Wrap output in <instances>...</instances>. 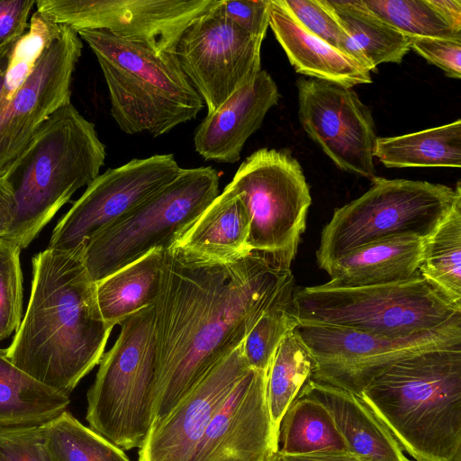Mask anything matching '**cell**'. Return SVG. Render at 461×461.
Returning a JSON list of instances; mask_svg holds the SVG:
<instances>
[{
	"label": "cell",
	"instance_id": "obj_38",
	"mask_svg": "<svg viewBox=\"0 0 461 461\" xmlns=\"http://www.w3.org/2000/svg\"><path fill=\"white\" fill-rule=\"evenodd\" d=\"M410 50L429 63L441 68L452 78H461V41L429 38L409 37Z\"/></svg>",
	"mask_w": 461,
	"mask_h": 461
},
{
	"label": "cell",
	"instance_id": "obj_2",
	"mask_svg": "<svg viewBox=\"0 0 461 461\" xmlns=\"http://www.w3.org/2000/svg\"><path fill=\"white\" fill-rule=\"evenodd\" d=\"M32 263L30 301L5 353L21 370L69 396L99 364L113 327L99 311L83 246L47 248Z\"/></svg>",
	"mask_w": 461,
	"mask_h": 461
},
{
	"label": "cell",
	"instance_id": "obj_17",
	"mask_svg": "<svg viewBox=\"0 0 461 461\" xmlns=\"http://www.w3.org/2000/svg\"><path fill=\"white\" fill-rule=\"evenodd\" d=\"M249 369L241 344L150 428L140 447L138 461H194L212 419Z\"/></svg>",
	"mask_w": 461,
	"mask_h": 461
},
{
	"label": "cell",
	"instance_id": "obj_40",
	"mask_svg": "<svg viewBox=\"0 0 461 461\" xmlns=\"http://www.w3.org/2000/svg\"><path fill=\"white\" fill-rule=\"evenodd\" d=\"M35 3L34 0H0V49L23 37Z\"/></svg>",
	"mask_w": 461,
	"mask_h": 461
},
{
	"label": "cell",
	"instance_id": "obj_47",
	"mask_svg": "<svg viewBox=\"0 0 461 461\" xmlns=\"http://www.w3.org/2000/svg\"><path fill=\"white\" fill-rule=\"evenodd\" d=\"M0 461H2V460L0 459Z\"/></svg>",
	"mask_w": 461,
	"mask_h": 461
},
{
	"label": "cell",
	"instance_id": "obj_5",
	"mask_svg": "<svg viewBox=\"0 0 461 461\" xmlns=\"http://www.w3.org/2000/svg\"><path fill=\"white\" fill-rule=\"evenodd\" d=\"M77 34L97 59L112 116L125 133L158 137L194 119L203 109V101L176 54H157L104 30Z\"/></svg>",
	"mask_w": 461,
	"mask_h": 461
},
{
	"label": "cell",
	"instance_id": "obj_41",
	"mask_svg": "<svg viewBox=\"0 0 461 461\" xmlns=\"http://www.w3.org/2000/svg\"><path fill=\"white\" fill-rule=\"evenodd\" d=\"M15 200L6 179L0 177V237L9 230L15 215Z\"/></svg>",
	"mask_w": 461,
	"mask_h": 461
},
{
	"label": "cell",
	"instance_id": "obj_43",
	"mask_svg": "<svg viewBox=\"0 0 461 461\" xmlns=\"http://www.w3.org/2000/svg\"><path fill=\"white\" fill-rule=\"evenodd\" d=\"M283 461H359L349 452L323 451L303 455H282Z\"/></svg>",
	"mask_w": 461,
	"mask_h": 461
},
{
	"label": "cell",
	"instance_id": "obj_14",
	"mask_svg": "<svg viewBox=\"0 0 461 461\" xmlns=\"http://www.w3.org/2000/svg\"><path fill=\"white\" fill-rule=\"evenodd\" d=\"M172 154L134 158L99 175L55 226L50 249L73 251L171 182L181 171Z\"/></svg>",
	"mask_w": 461,
	"mask_h": 461
},
{
	"label": "cell",
	"instance_id": "obj_7",
	"mask_svg": "<svg viewBox=\"0 0 461 461\" xmlns=\"http://www.w3.org/2000/svg\"><path fill=\"white\" fill-rule=\"evenodd\" d=\"M102 356L87 392L90 428L121 449L140 447L153 421L157 393L154 306L127 317Z\"/></svg>",
	"mask_w": 461,
	"mask_h": 461
},
{
	"label": "cell",
	"instance_id": "obj_18",
	"mask_svg": "<svg viewBox=\"0 0 461 461\" xmlns=\"http://www.w3.org/2000/svg\"><path fill=\"white\" fill-rule=\"evenodd\" d=\"M267 373L249 369L212 419L194 461H269L277 451Z\"/></svg>",
	"mask_w": 461,
	"mask_h": 461
},
{
	"label": "cell",
	"instance_id": "obj_29",
	"mask_svg": "<svg viewBox=\"0 0 461 461\" xmlns=\"http://www.w3.org/2000/svg\"><path fill=\"white\" fill-rule=\"evenodd\" d=\"M314 369L313 357L294 329L281 341L267 372V402L276 435L284 414Z\"/></svg>",
	"mask_w": 461,
	"mask_h": 461
},
{
	"label": "cell",
	"instance_id": "obj_23",
	"mask_svg": "<svg viewBox=\"0 0 461 461\" xmlns=\"http://www.w3.org/2000/svg\"><path fill=\"white\" fill-rule=\"evenodd\" d=\"M249 226L240 194L226 185L175 244L215 260L232 261L249 253Z\"/></svg>",
	"mask_w": 461,
	"mask_h": 461
},
{
	"label": "cell",
	"instance_id": "obj_8",
	"mask_svg": "<svg viewBox=\"0 0 461 461\" xmlns=\"http://www.w3.org/2000/svg\"><path fill=\"white\" fill-rule=\"evenodd\" d=\"M219 194L214 168H182L171 182L85 243L83 259L90 278L97 283L154 249L170 248Z\"/></svg>",
	"mask_w": 461,
	"mask_h": 461
},
{
	"label": "cell",
	"instance_id": "obj_36",
	"mask_svg": "<svg viewBox=\"0 0 461 461\" xmlns=\"http://www.w3.org/2000/svg\"><path fill=\"white\" fill-rule=\"evenodd\" d=\"M22 249L0 237V341L16 332L22 322Z\"/></svg>",
	"mask_w": 461,
	"mask_h": 461
},
{
	"label": "cell",
	"instance_id": "obj_4",
	"mask_svg": "<svg viewBox=\"0 0 461 461\" xmlns=\"http://www.w3.org/2000/svg\"><path fill=\"white\" fill-rule=\"evenodd\" d=\"M105 157L94 123L71 101L60 106L4 176L16 208L3 238L25 249L78 189L100 175Z\"/></svg>",
	"mask_w": 461,
	"mask_h": 461
},
{
	"label": "cell",
	"instance_id": "obj_16",
	"mask_svg": "<svg viewBox=\"0 0 461 461\" xmlns=\"http://www.w3.org/2000/svg\"><path fill=\"white\" fill-rule=\"evenodd\" d=\"M299 118L308 136L344 171L369 180L375 168V122L350 87L317 78H299Z\"/></svg>",
	"mask_w": 461,
	"mask_h": 461
},
{
	"label": "cell",
	"instance_id": "obj_46",
	"mask_svg": "<svg viewBox=\"0 0 461 461\" xmlns=\"http://www.w3.org/2000/svg\"><path fill=\"white\" fill-rule=\"evenodd\" d=\"M456 461H461V457H459L458 459H456Z\"/></svg>",
	"mask_w": 461,
	"mask_h": 461
},
{
	"label": "cell",
	"instance_id": "obj_44",
	"mask_svg": "<svg viewBox=\"0 0 461 461\" xmlns=\"http://www.w3.org/2000/svg\"><path fill=\"white\" fill-rule=\"evenodd\" d=\"M29 428H0V445L21 435Z\"/></svg>",
	"mask_w": 461,
	"mask_h": 461
},
{
	"label": "cell",
	"instance_id": "obj_9",
	"mask_svg": "<svg viewBox=\"0 0 461 461\" xmlns=\"http://www.w3.org/2000/svg\"><path fill=\"white\" fill-rule=\"evenodd\" d=\"M358 198L337 208L321 235L316 258L328 262L364 246L397 236L425 239L457 200L461 184H442L375 176Z\"/></svg>",
	"mask_w": 461,
	"mask_h": 461
},
{
	"label": "cell",
	"instance_id": "obj_45",
	"mask_svg": "<svg viewBox=\"0 0 461 461\" xmlns=\"http://www.w3.org/2000/svg\"><path fill=\"white\" fill-rule=\"evenodd\" d=\"M269 461H283L281 454L278 451L275 452Z\"/></svg>",
	"mask_w": 461,
	"mask_h": 461
},
{
	"label": "cell",
	"instance_id": "obj_37",
	"mask_svg": "<svg viewBox=\"0 0 461 461\" xmlns=\"http://www.w3.org/2000/svg\"><path fill=\"white\" fill-rule=\"evenodd\" d=\"M270 0H216V9L234 25L263 41L269 26Z\"/></svg>",
	"mask_w": 461,
	"mask_h": 461
},
{
	"label": "cell",
	"instance_id": "obj_33",
	"mask_svg": "<svg viewBox=\"0 0 461 461\" xmlns=\"http://www.w3.org/2000/svg\"><path fill=\"white\" fill-rule=\"evenodd\" d=\"M59 28L36 12L28 32L0 49V110L30 74L43 48Z\"/></svg>",
	"mask_w": 461,
	"mask_h": 461
},
{
	"label": "cell",
	"instance_id": "obj_26",
	"mask_svg": "<svg viewBox=\"0 0 461 461\" xmlns=\"http://www.w3.org/2000/svg\"><path fill=\"white\" fill-rule=\"evenodd\" d=\"M374 157L386 167H460L461 120L376 139Z\"/></svg>",
	"mask_w": 461,
	"mask_h": 461
},
{
	"label": "cell",
	"instance_id": "obj_12",
	"mask_svg": "<svg viewBox=\"0 0 461 461\" xmlns=\"http://www.w3.org/2000/svg\"><path fill=\"white\" fill-rule=\"evenodd\" d=\"M215 0H39L37 13L77 32L104 30L157 54H175L191 22Z\"/></svg>",
	"mask_w": 461,
	"mask_h": 461
},
{
	"label": "cell",
	"instance_id": "obj_10",
	"mask_svg": "<svg viewBox=\"0 0 461 461\" xmlns=\"http://www.w3.org/2000/svg\"><path fill=\"white\" fill-rule=\"evenodd\" d=\"M227 185L240 194L249 214V252L264 254L289 269L312 203L298 160L286 150L258 149Z\"/></svg>",
	"mask_w": 461,
	"mask_h": 461
},
{
	"label": "cell",
	"instance_id": "obj_25",
	"mask_svg": "<svg viewBox=\"0 0 461 461\" xmlns=\"http://www.w3.org/2000/svg\"><path fill=\"white\" fill-rule=\"evenodd\" d=\"M163 250L154 249L135 262L95 283V294L103 319L111 327L156 301Z\"/></svg>",
	"mask_w": 461,
	"mask_h": 461
},
{
	"label": "cell",
	"instance_id": "obj_24",
	"mask_svg": "<svg viewBox=\"0 0 461 461\" xmlns=\"http://www.w3.org/2000/svg\"><path fill=\"white\" fill-rule=\"evenodd\" d=\"M69 396L40 383L0 348V428L40 427L67 410Z\"/></svg>",
	"mask_w": 461,
	"mask_h": 461
},
{
	"label": "cell",
	"instance_id": "obj_27",
	"mask_svg": "<svg viewBox=\"0 0 461 461\" xmlns=\"http://www.w3.org/2000/svg\"><path fill=\"white\" fill-rule=\"evenodd\" d=\"M366 60L367 70L382 63H402L409 37L373 16L360 0H323Z\"/></svg>",
	"mask_w": 461,
	"mask_h": 461
},
{
	"label": "cell",
	"instance_id": "obj_1",
	"mask_svg": "<svg viewBox=\"0 0 461 461\" xmlns=\"http://www.w3.org/2000/svg\"><path fill=\"white\" fill-rule=\"evenodd\" d=\"M290 270L259 252L219 261L176 244L163 250L154 306L160 422L270 308L292 299Z\"/></svg>",
	"mask_w": 461,
	"mask_h": 461
},
{
	"label": "cell",
	"instance_id": "obj_28",
	"mask_svg": "<svg viewBox=\"0 0 461 461\" xmlns=\"http://www.w3.org/2000/svg\"><path fill=\"white\" fill-rule=\"evenodd\" d=\"M277 451L282 455L348 452L328 410L303 393L297 395L281 420Z\"/></svg>",
	"mask_w": 461,
	"mask_h": 461
},
{
	"label": "cell",
	"instance_id": "obj_11",
	"mask_svg": "<svg viewBox=\"0 0 461 461\" xmlns=\"http://www.w3.org/2000/svg\"><path fill=\"white\" fill-rule=\"evenodd\" d=\"M296 330L315 362L311 379L355 393L402 358L428 350L461 347V316L436 329L403 338L311 323H300Z\"/></svg>",
	"mask_w": 461,
	"mask_h": 461
},
{
	"label": "cell",
	"instance_id": "obj_39",
	"mask_svg": "<svg viewBox=\"0 0 461 461\" xmlns=\"http://www.w3.org/2000/svg\"><path fill=\"white\" fill-rule=\"evenodd\" d=\"M2 461H54L42 435L41 428L30 427L21 435L0 445Z\"/></svg>",
	"mask_w": 461,
	"mask_h": 461
},
{
	"label": "cell",
	"instance_id": "obj_6",
	"mask_svg": "<svg viewBox=\"0 0 461 461\" xmlns=\"http://www.w3.org/2000/svg\"><path fill=\"white\" fill-rule=\"evenodd\" d=\"M293 312L300 323L403 338L461 316V306L418 271L409 279L378 285L303 287L294 292Z\"/></svg>",
	"mask_w": 461,
	"mask_h": 461
},
{
	"label": "cell",
	"instance_id": "obj_31",
	"mask_svg": "<svg viewBox=\"0 0 461 461\" xmlns=\"http://www.w3.org/2000/svg\"><path fill=\"white\" fill-rule=\"evenodd\" d=\"M41 428L54 461H131L122 449L67 410Z\"/></svg>",
	"mask_w": 461,
	"mask_h": 461
},
{
	"label": "cell",
	"instance_id": "obj_21",
	"mask_svg": "<svg viewBox=\"0 0 461 461\" xmlns=\"http://www.w3.org/2000/svg\"><path fill=\"white\" fill-rule=\"evenodd\" d=\"M269 27L297 73L350 88L372 82L370 71L305 30L279 0H270Z\"/></svg>",
	"mask_w": 461,
	"mask_h": 461
},
{
	"label": "cell",
	"instance_id": "obj_3",
	"mask_svg": "<svg viewBox=\"0 0 461 461\" xmlns=\"http://www.w3.org/2000/svg\"><path fill=\"white\" fill-rule=\"evenodd\" d=\"M357 394L416 461L461 457V347L402 358Z\"/></svg>",
	"mask_w": 461,
	"mask_h": 461
},
{
	"label": "cell",
	"instance_id": "obj_30",
	"mask_svg": "<svg viewBox=\"0 0 461 461\" xmlns=\"http://www.w3.org/2000/svg\"><path fill=\"white\" fill-rule=\"evenodd\" d=\"M418 271L461 306V199L423 239Z\"/></svg>",
	"mask_w": 461,
	"mask_h": 461
},
{
	"label": "cell",
	"instance_id": "obj_15",
	"mask_svg": "<svg viewBox=\"0 0 461 461\" xmlns=\"http://www.w3.org/2000/svg\"><path fill=\"white\" fill-rule=\"evenodd\" d=\"M82 48L77 32L60 25L30 74L0 110V177L6 174L41 124L70 102L72 75Z\"/></svg>",
	"mask_w": 461,
	"mask_h": 461
},
{
	"label": "cell",
	"instance_id": "obj_22",
	"mask_svg": "<svg viewBox=\"0 0 461 461\" xmlns=\"http://www.w3.org/2000/svg\"><path fill=\"white\" fill-rule=\"evenodd\" d=\"M423 239L403 235L350 251L324 265L329 287H362L403 281L419 269Z\"/></svg>",
	"mask_w": 461,
	"mask_h": 461
},
{
	"label": "cell",
	"instance_id": "obj_34",
	"mask_svg": "<svg viewBox=\"0 0 461 461\" xmlns=\"http://www.w3.org/2000/svg\"><path fill=\"white\" fill-rule=\"evenodd\" d=\"M299 324L293 312V298L268 309L242 343L243 355L249 368L267 373L281 341Z\"/></svg>",
	"mask_w": 461,
	"mask_h": 461
},
{
	"label": "cell",
	"instance_id": "obj_13",
	"mask_svg": "<svg viewBox=\"0 0 461 461\" xmlns=\"http://www.w3.org/2000/svg\"><path fill=\"white\" fill-rule=\"evenodd\" d=\"M215 3L185 28L175 50L180 68L205 104L207 114L261 70L263 41L225 18Z\"/></svg>",
	"mask_w": 461,
	"mask_h": 461
},
{
	"label": "cell",
	"instance_id": "obj_35",
	"mask_svg": "<svg viewBox=\"0 0 461 461\" xmlns=\"http://www.w3.org/2000/svg\"><path fill=\"white\" fill-rule=\"evenodd\" d=\"M279 2L305 30L366 68L362 53L323 0H279Z\"/></svg>",
	"mask_w": 461,
	"mask_h": 461
},
{
	"label": "cell",
	"instance_id": "obj_19",
	"mask_svg": "<svg viewBox=\"0 0 461 461\" xmlns=\"http://www.w3.org/2000/svg\"><path fill=\"white\" fill-rule=\"evenodd\" d=\"M280 95L276 82L260 70L197 126L194 143L205 160L234 163L247 140L258 131Z\"/></svg>",
	"mask_w": 461,
	"mask_h": 461
},
{
	"label": "cell",
	"instance_id": "obj_20",
	"mask_svg": "<svg viewBox=\"0 0 461 461\" xmlns=\"http://www.w3.org/2000/svg\"><path fill=\"white\" fill-rule=\"evenodd\" d=\"M299 393L314 398L328 410L348 451L359 461H410L358 394L312 379Z\"/></svg>",
	"mask_w": 461,
	"mask_h": 461
},
{
	"label": "cell",
	"instance_id": "obj_42",
	"mask_svg": "<svg viewBox=\"0 0 461 461\" xmlns=\"http://www.w3.org/2000/svg\"><path fill=\"white\" fill-rule=\"evenodd\" d=\"M429 3L447 25L461 33L460 0H429Z\"/></svg>",
	"mask_w": 461,
	"mask_h": 461
},
{
	"label": "cell",
	"instance_id": "obj_32",
	"mask_svg": "<svg viewBox=\"0 0 461 461\" xmlns=\"http://www.w3.org/2000/svg\"><path fill=\"white\" fill-rule=\"evenodd\" d=\"M376 19L408 37L461 41V33L441 18L429 0H360Z\"/></svg>",
	"mask_w": 461,
	"mask_h": 461
}]
</instances>
